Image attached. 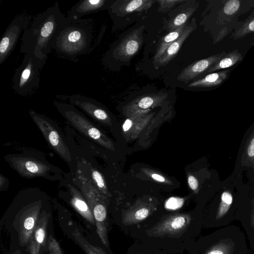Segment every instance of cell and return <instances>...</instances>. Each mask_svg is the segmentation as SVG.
<instances>
[{
  "label": "cell",
  "instance_id": "484cf974",
  "mask_svg": "<svg viewBox=\"0 0 254 254\" xmlns=\"http://www.w3.org/2000/svg\"><path fill=\"white\" fill-rule=\"evenodd\" d=\"M195 10V8H189L178 14L168 23L169 30L173 31L186 24V21L191 16Z\"/></svg>",
  "mask_w": 254,
  "mask_h": 254
},
{
  "label": "cell",
  "instance_id": "7a4b0ae2",
  "mask_svg": "<svg viewBox=\"0 0 254 254\" xmlns=\"http://www.w3.org/2000/svg\"><path fill=\"white\" fill-rule=\"evenodd\" d=\"M92 19H74L66 17L64 24L55 37L52 50L65 58L74 60L86 54L93 37Z\"/></svg>",
  "mask_w": 254,
  "mask_h": 254
},
{
  "label": "cell",
  "instance_id": "e575fe53",
  "mask_svg": "<svg viewBox=\"0 0 254 254\" xmlns=\"http://www.w3.org/2000/svg\"><path fill=\"white\" fill-rule=\"evenodd\" d=\"M151 177L157 182L160 183H165L166 182V179L162 175L156 173H151L150 175Z\"/></svg>",
  "mask_w": 254,
  "mask_h": 254
},
{
  "label": "cell",
  "instance_id": "277c9868",
  "mask_svg": "<svg viewBox=\"0 0 254 254\" xmlns=\"http://www.w3.org/2000/svg\"><path fill=\"white\" fill-rule=\"evenodd\" d=\"M54 104L59 112L80 132L105 147L112 148L113 144L111 141L78 111L74 105L57 101L54 102Z\"/></svg>",
  "mask_w": 254,
  "mask_h": 254
},
{
  "label": "cell",
  "instance_id": "f546056e",
  "mask_svg": "<svg viewBox=\"0 0 254 254\" xmlns=\"http://www.w3.org/2000/svg\"><path fill=\"white\" fill-rule=\"evenodd\" d=\"M254 32V18L244 24L237 32L236 36L242 37L250 33Z\"/></svg>",
  "mask_w": 254,
  "mask_h": 254
},
{
  "label": "cell",
  "instance_id": "f1b7e54d",
  "mask_svg": "<svg viewBox=\"0 0 254 254\" xmlns=\"http://www.w3.org/2000/svg\"><path fill=\"white\" fill-rule=\"evenodd\" d=\"M240 5V1L238 0H229L225 4L223 11L227 15L234 14L238 10Z\"/></svg>",
  "mask_w": 254,
  "mask_h": 254
},
{
  "label": "cell",
  "instance_id": "d6986e66",
  "mask_svg": "<svg viewBox=\"0 0 254 254\" xmlns=\"http://www.w3.org/2000/svg\"><path fill=\"white\" fill-rule=\"evenodd\" d=\"M17 168L20 172H24L25 175L28 176L43 175L47 169L44 165L36 161L27 158H20L17 160Z\"/></svg>",
  "mask_w": 254,
  "mask_h": 254
},
{
  "label": "cell",
  "instance_id": "4fadbf2b",
  "mask_svg": "<svg viewBox=\"0 0 254 254\" xmlns=\"http://www.w3.org/2000/svg\"><path fill=\"white\" fill-rule=\"evenodd\" d=\"M108 5L106 0H82L75 3L68 12L67 17L74 19L104 9Z\"/></svg>",
  "mask_w": 254,
  "mask_h": 254
},
{
  "label": "cell",
  "instance_id": "74e56055",
  "mask_svg": "<svg viewBox=\"0 0 254 254\" xmlns=\"http://www.w3.org/2000/svg\"><path fill=\"white\" fill-rule=\"evenodd\" d=\"M13 254H21V253L19 250H17L15 251Z\"/></svg>",
  "mask_w": 254,
  "mask_h": 254
},
{
  "label": "cell",
  "instance_id": "e0dca14e",
  "mask_svg": "<svg viewBox=\"0 0 254 254\" xmlns=\"http://www.w3.org/2000/svg\"><path fill=\"white\" fill-rule=\"evenodd\" d=\"M151 212V208L145 204L135 205L127 211L123 216L122 222L126 225L139 223L146 218Z\"/></svg>",
  "mask_w": 254,
  "mask_h": 254
},
{
  "label": "cell",
  "instance_id": "8992f818",
  "mask_svg": "<svg viewBox=\"0 0 254 254\" xmlns=\"http://www.w3.org/2000/svg\"><path fill=\"white\" fill-rule=\"evenodd\" d=\"M31 17L24 14L15 17L9 23L0 42V64L13 51L21 33L29 26Z\"/></svg>",
  "mask_w": 254,
  "mask_h": 254
},
{
  "label": "cell",
  "instance_id": "d6a6232c",
  "mask_svg": "<svg viewBox=\"0 0 254 254\" xmlns=\"http://www.w3.org/2000/svg\"><path fill=\"white\" fill-rule=\"evenodd\" d=\"M182 203V199L172 197L167 201L166 206L170 209H176L180 207Z\"/></svg>",
  "mask_w": 254,
  "mask_h": 254
},
{
  "label": "cell",
  "instance_id": "8fae6325",
  "mask_svg": "<svg viewBox=\"0 0 254 254\" xmlns=\"http://www.w3.org/2000/svg\"><path fill=\"white\" fill-rule=\"evenodd\" d=\"M168 94L160 92L139 96L131 101L126 107L129 115H137L145 113L150 108L158 106L167 99Z\"/></svg>",
  "mask_w": 254,
  "mask_h": 254
},
{
  "label": "cell",
  "instance_id": "4dcf8cb0",
  "mask_svg": "<svg viewBox=\"0 0 254 254\" xmlns=\"http://www.w3.org/2000/svg\"><path fill=\"white\" fill-rule=\"evenodd\" d=\"M48 248L51 254H63L59 243L52 236L49 238Z\"/></svg>",
  "mask_w": 254,
  "mask_h": 254
},
{
  "label": "cell",
  "instance_id": "9c48e42d",
  "mask_svg": "<svg viewBox=\"0 0 254 254\" xmlns=\"http://www.w3.org/2000/svg\"><path fill=\"white\" fill-rule=\"evenodd\" d=\"M136 29L127 35L112 52L115 59L128 60L139 50L142 43V29Z\"/></svg>",
  "mask_w": 254,
  "mask_h": 254
},
{
  "label": "cell",
  "instance_id": "2e32d148",
  "mask_svg": "<svg viewBox=\"0 0 254 254\" xmlns=\"http://www.w3.org/2000/svg\"><path fill=\"white\" fill-rule=\"evenodd\" d=\"M193 24L186 26L180 37L166 50L163 55L156 64V66L167 64L173 60L180 50L184 42L194 30Z\"/></svg>",
  "mask_w": 254,
  "mask_h": 254
},
{
  "label": "cell",
  "instance_id": "8d00e7d4",
  "mask_svg": "<svg viewBox=\"0 0 254 254\" xmlns=\"http://www.w3.org/2000/svg\"><path fill=\"white\" fill-rule=\"evenodd\" d=\"M251 223L252 227H254V206L252 210V213L251 217Z\"/></svg>",
  "mask_w": 254,
  "mask_h": 254
},
{
  "label": "cell",
  "instance_id": "9a60e30c",
  "mask_svg": "<svg viewBox=\"0 0 254 254\" xmlns=\"http://www.w3.org/2000/svg\"><path fill=\"white\" fill-rule=\"evenodd\" d=\"M155 2V0H132L126 1L125 3L119 4L116 1L110 6V8L112 14L123 16L148 9Z\"/></svg>",
  "mask_w": 254,
  "mask_h": 254
},
{
  "label": "cell",
  "instance_id": "7402d4cb",
  "mask_svg": "<svg viewBox=\"0 0 254 254\" xmlns=\"http://www.w3.org/2000/svg\"><path fill=\"white\" fill-rule=\"evenodd\" d=\"M242 166L252 168L254 171V129L249 136L241 157Z\"/></svg>",
  "mask_w": 254,
  "mask_h": 254
},
{
  "label": "cell",
  "instance_id": "cb8c5ba5",
  "mask_svg": "<svg viewBox=\"0 0 254 254\" xmlns=\"http://www.w3.org/2000/svg\"><path fill=\"white\" fill-rule=\"evenodd\" d=\"M71 203L76 211L87 221L92 224H95L92 212L84 200L75 196L72 198Z\"/></svg>",
  "mask_w": 254,
  "mask_h": 254
},
{
  "label": "cell",
  "instance_id": "44dd1931",
  "mask_svg": "<svg viewBox=\"0 0 254 254\" xmlns=\"http://www.w3.org/2000/svg\"><path fill=\"white\" fill-rule=\"evenodd\" d=\"M243 60V56L237 50L226 53L207 72L210 73L221 69L230 67Z\"/></svg>",
  "mask_w": 254,
  "mask_h": 254
},
{
  "label": "cell",
  "instance_id": "1f68e13d",
  "mask_svg": "<svg viewBox=\"0 0 254 254\" xmlns=\"http://www.w3.org/2000/svg\"><path fill=\"white\" fill-rule=\"evenodd\" d=\"M92 176L99 188L101 189L105 188L104 181L100 173L97 171H94L92 172Z\"/></svg>",
  "mask_w": 254,
  "mask_h": 254
},
{
  "label": "cell",
  "instance_id": "6da1fadb",
  "mask_svg": "<svg viewBox=\"0 0 254 254\" xmlns=\"http://www.w3.org/2000/svg\"><path fill=\"white\" fill-rule=\"evenodd\" d=\"M65 20L57 2L38 14L22 35L20 52L30 53L42 59H48L55 37Z\"/></svg>",
  "mask_w": 254,
  "mask_h": 254
},
{
  "label": "cell",
  "instance_id": "ba28073f",
  "mask_svg": "<svg viewBox=\"0 0 254 254\" xmlns=\"http://www.w3.org/2000/svg\"><path fill=\"white\" fill-rule=\"evenodd\" d=\"M60 96L67 99L71 104L78 107L93 119L104 123L110 122V117L107 111L95 99L79 94Z\"/></svg>",
  "mask_w": 254,
  "mask_h": 254
},
{
  "label": "cell",
  "instance_id": "3957f363",
  "mask_svg": "<svg viewBox=\"0 0 254 254\" xmlns=\"http://www.w3.org/2000/svg\"><path fill=\"white\" fill-rule=\"evenodd\" d=\"M48 59H42L28 53L15 71L12 87L16 93L25 96L34 92L40 84V71Z\"/></svg>",
  "mask_w": 254,
  "mask_h": 254
},
{
  "label": "cell",
  "instance_id": "52a82bcc",
  "mask_svg": "<svg viewBox=\"0 0 254 254\" xmlns=\"http://www.w3.org/2000/svg\"><path fill=\"white\" fill-rule=\"evenodd\" d=\"M41 205L39 202L28 205L22 210L19 217V244L24 246L29 242L39 219Z\"/></svg>",
  "mask_w": 254,
  "mask_h": 254
},
{
  "label": "cell",
  "instance_id": "d4e9b609",
  "mask_svg": "<svg viewBox=\"0 0 254 254\" xmlns=\"http://www.w3.org/2000/svg\"><path fill=\"white\" fill-rule=\"evenodd\" d=\"M233 202V195L229 190H224L221 195V199L218 206L216 219H220L228 212Z\"/></svg>",
  "mask_w": 254,
  "mask_h": 254
},
{
  "label": "cell",
  "instance_id": "d590c367",
  "mask_svg": "<svg viewBox=\"0 0 254 254\" xmlns=\"http://www.w3.org/2000/svg\"><path fill=\"white\" fill-rule=\"evenodd\" d=\"M132 121L130 119H127L125 122L123 126V130L127 131L131 128L132 126Z\"/></svg>",
  "mask_w": 254,
  "mask_h": 254
},
{
  "label": "cell",
  "instance_id": "ffe728a7",
  "mask_svg": "<svg viewBox=\"0 0 254 254\" xmlns=\"http://www.w3.org/2000/svg\"><path fill=\"white\" fill-rule=\"evenodd\" d=\"M186 26V24H185L175 30L171 31L162 39L154 57L153 63L155 65L157 63L169 47L180 37Z\"/></svg>",
  "mask_w": 254,
  "mask_h": 254
},
{
  "label": "cell",
  "instance_id": "5bb4252c",
  "mask_svg": "<svg viewBox=\"0 0 254 254\" xmlns=\"http://www.w3.org/2000/svg\"><path fill=\"white\" fill-rule=\"evenodd\" d=\"M48 219V216L45 212H42L39 217L29 241L30 254H39L46 239Z\"/></svg>",
  "mask_w": 254,
  "mask_h": 254
},
{
  "label": "cell",
  "instance_id": "30bf717a",
  "mask_svg": "<svg viewBox=\"0 0 254 254\" xmlns=\"http://www.w3.org/2000/svg\"><path fill=\"white\" fill-rule=\"evenodd\" d=\"M190 215L185 214L170 215L161 220L151 230L157 235H174L184 231L190 223Z\"/></svg>",
  "mask_w": 254,
  "mask_h": 254
},
{
  "label": "cell",
  "instance_id": "5b68a950",
  "mask_svg": "<svg viewBox=\"0 0 254 254\" xmlns=\"http://www.w3.org/2000/svg\"><path fill=\"white\" fill-rule=\"evenodd\" d=\"M32 119L41 131L48 144L64 159L71 161V155L60 132L53 122L44 115L34 111H29Z\"/></svg>",
  "mask_w": 254,
  "mask_h": 254
},
{
  "label": "cell",
  "instance_id": "4316f807",
  "mask_svg": "<svg viewBox=\"0 0 254 254\" xmlns=\"http://www.w3.org/2000/svg\"><path fill=\"white\" fill-rule=\"evenodd\" d=\"M232 251L229 242H221L212 247L206 254H230Z\"/></svg>",
  "mask_w": 254,
  "mask_h": 254
},
{
  "label": "cell",
  "instance_id": "ac0fdd59",
  "mask_svg": "<svg viewBox=\"0 0 254 254\" xmlns=\"http://www.w3.org/2000/svg\"><path fill=\"white\" fill-rule=\"evenodd\" d=\"M230 70L211 73L204 77L190 83V87H211L222 84L228 77Z\"/></svg>",
  "mask_w": 254,
  "mask_h": 254
},
{
  "label": "cell",
  "instance_id": "7c38bea8",
  "mask_svg": "<svg viewBox=\"0 0 254 254\" xmlns=\"http://www.w3.org/2000/svg\"><path fill=\"white\" fill-rule=\"evenodd\" d=\"M226 54L225 52H222L191 64L182 71L178 76V79L185 82H189L202 72L207 71Z\"/></svg>",
  "mask_w": 254,
  "mask_h": 254
},
{
  "label": "cell",
  "instance_id": "836d02e7",
  "mask_svg": "<svg viewBox=\"0 0 254 254\" xmlns=\"http://www.w3.org/2000/svg\"><path fill=\"white\" fill-rule=\"evenodd\" d=\"M188 182L192 190L194 191L197 190L198 188V183L197 179L193 176L190 175L188 177Z\"/></svg>",
  "mask_w": 254,
  "mask_h": 254
},
{
  "label": "cell",
  "instance_id": "83f0119b",
  "mask_svg": "<svg viewBox=\"0 0 254 254\" xmlns=\"http://www.w3.org/2000/svg\"><path fill=\"white\" fill-rule=\"evenodd\" d=\"M157 2L159 4V10L164 12L176 5L185 2L184 0H159Z\"/></svg>",
  "mask_w": 254,
  "mask_h": 254
},
{
  "label": "cell",
  "instance_id": "603a6c76",
  "mask_svg": "<svg viewBox=\"0 0 254 254\" xmlns=\"http://www.w3.org/2000/svg\"><path fill=\"white\" fill-rule=\"evenodd\" d=\"M72 236L86 254H107L102 249L89 243L81 235L77 229L73 231Z\"/></svg>",
  "mask_w": 254,
  "mask_h": 254
}]
</instances>
